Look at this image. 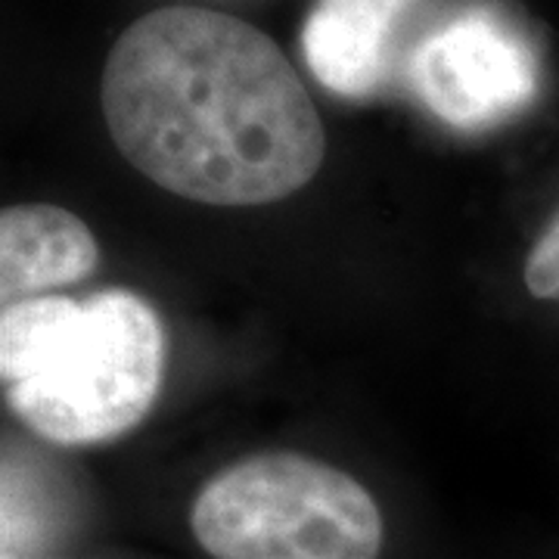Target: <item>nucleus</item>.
Wrapping results in <instances>:
<instances>
[{"instance_id":"obj_1","label":"nucleus","mask_w":559,"mask_h":559,"mask_svg":"<svg viewBox=\"0 0 559 559\" xmlns=\"http://www.w3.org/2000/svg\"><path fill=\"white\" fill-rule=\"evenodd\" d=\"M109 138L140 175L205 205H267L320 171L326 131L293 62L255 25L162 7L103 69Z\"/></svg>"},{"instance_id":"obj_2","label":"nucleus","mask_w":559,"mask_h":559,"mask_svg":"<svg viewBox=\"0 0 559 559\" xmlns=\"http://www.w3.org/2000/svg\"><path fill=\"white\" fill-rule=\"evenodd\" d=\"M162 373L165 326L138 293L38 296L3 308L7 404L44 441L79 448L119 439L156 404Z\"/></svg>"},{"instance_id":"obj_3","label":"nucleus","mask_w":559,"mask_h":559,"mask_svg":"<svg viewBox=\"0 0 559 559\" xmlns=\"http://www.w3.org/2000/svg\"><path fill=\"white\" fill-rule=\"evenodd\" d=\"M190 532L212 559H380L373 495L323 460L246 457L202 485Z\"/></svg>"},{"instance_id":"obj_4","label":"nucleus","mask_w":559,"mask_h":559,"mask_svg":"<svg viewBox=\"0 0 559 559\" xmlns=\"http://www.w3.org/2000/svg\"><path fill=\"white\" fill-rule=\"evenodd\" d=\"M423 106L457 131H485L535 94V60L488 10H469L419 40L407 60Z\"/></svg>"},{"instance_id":"obj_5","label":"nucleus","mask_w":559,"mask_h":559,"mask_svg":"<svg viewBox=\"0 0 559 559\" xmlns=\"http://www.w3.org/2000/svg\"><path fill=\"white\" fill-rule=\"evenodd\" d=\"M419 0H318L305 22V62L333 94L364 100L395 75L399 35Z\"/></svg>"},{"instance_id":"obj_6","label":"nucleus","mask_w":559,"mask_h":559,"mask_svg":"<svg viewBox=\"0 0 559 559\" xmlns=\"http://www.w3.org/2000/svg\"><path fill=\"white\" fill-rule=\"evenodd\" d=\"M100 249L91 227L60 205H10L0 215L3 308L94 274Z\"/></svg>"},{"instance_id":"obj_7","label":"nucleus","mask_w":559,"mask_h":559,"mask_svg":"<svg viewBox=\"0 0 559 559\" xmlns=\"http://www.w3.org/2000/svg\"><path fill=\"white\" fill-rule=\"evenodd\" d=\"M525 286L540 301H559V218L544 230L525 259Z\"/></svg>"},{"instance_id":"obj_8","label":"nucleus","mask_w":559,"mask_h":559,"mask_svg":"<svg viewBox=\"0 0 559 559\" xmlns=\"http://www.w3.org/2000/svg\"><path fill=\"white\" fill-rule=\"evenodd\" d=\"M3 559H40V557H22V554H3Z\"/></svg>"}]
</instances>
